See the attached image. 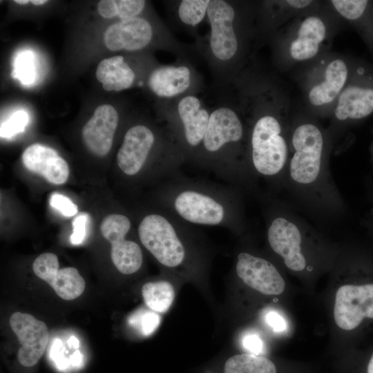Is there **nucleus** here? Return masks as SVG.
I'll return each instance as SVG.
<instances>
[{
    "mask_svg": "<svg viewBox=\"0 0 373 373\" xmlns=\"http://www.w3.org/2000/svg\"><path fill=\"white\" fill-rule=\"evenodd\" d=\"M333 138L305 110L292 115L290 152L285 178L292 191L318 211L337 213L343 199L333 181L329 157Z\"/></svg>",
    "mask_w": 373,
    "mask_h": 373,
    "instance_id": "1",
    "label": "nucleus"
},
{
    "mask_svg": "<svg viewBox=\"0 0 373 373\" xmlns=\"http://www.w3.org/2000/svg\"><path fill=\"white\" fill-rule=\"evenodd\" d=\"M344 23L328 1H317L287 22L280 40L281 64L285 71L329 52L333 37Z\"/></svg>",
    "mask_w": 373,
    "mask_h": 373,
    "instance_id": "2",
    "label": "nucleus"
},
{
    "mask_svg": "<svg viewBox=\"0 0 373 373\" xmlns=\"http://www.w3.org/2000/svg\"><path fill=\"white\" fill-rule=\"evenodd\" d=\"M360 58L327 52L300 66L298 82L307 112L317 117H330Z\"/></svg>",
    "mask_w": 373,
    "mask_h": 373,
    "instance_id": "3",
    "label": "nucleus"
},
{
    "mask_svg": "<svg viewBox=\"0 0 373 373\" xmlns=\"http://www.w3.org/2000/svg\"><path fill=\"white\" fill-rule=\"evenodd\" d=\"M289 99L274 113H267L254 123L250 139L253 171L265 178L285 175L290 152L292 119Z\"/></svg>",
    "mask_w": 373,
    "mask_h": 373,
    "instance_id": "4",
    "label": "nucleus"
},
{
    "mask_svg": "<svg viewBox=\"0 0 373 373\" xmlns=\"http://www.w3.org/2000/svg\"><path fill=\"white\" fill-rule=\"evenodd\" d=\"M170 207L183 220L204 226H242L235 203L227 195L199 186H181L171 193Z\"/></svg>",
    "mask_w": 373,
    "mask_h": 373,
    "instance_id": "5",
    "label": "nucleus"
},
{
    "mask_svg": "<svg viewBox=\"0 0 373 373\" xmlns=\"http://www.w3.org/2000/svg\"><path fill=\"white\" fill-rule=\"evenodd\" d=\"M373 114V64L359 59L350 80L339 95L327 128L332 135L336 128L353 126Z\"/></svg>",
    "mask_w": 373,
    "mask_h": 373,
    "instance_id": "6",
    "label": "nucleus"
},
{
    "mask_svg": "<svg viewBox=\"0 0 373 373\" xmlns=\"http://www.w3.org/2000/svg\"><path fill=\"white\" fill-rule=\"evenodd\" d=\"M267 237L271 249L290 270L301 271L307 267L304 242L308 224L285 209L272 212L267 223Z\"/></svg>",
    "mask_w": 373,
    "mask_h": 373,
    "instance_id": "7",
    "label": "nucleus"
},
{
    "mask_svg": "<svg viewBox=\"0 0 373 373\" xmlns=\"http://www.w3.org/2000/svg\"><path fill=\"white\" fill-rule=\"evenodd\" d=\"M174 219L159 213H151L141 220L139 238L144 247L165 267L180 265L186 255Z\"/></svg>",
    "mask_w": 373,
    "mask_h": 373,
    "instance_id": "8",
    "label": "nucleus"
},
{
    "mask_svg": "<svg viewBox=\"0 0 373 373\" xmlns=\"http://www.w3.org/2000/svg\"><path fill=\"white\" fill-rule=\"evenodd\" d=\"M131 225L130 220L119 213L108 215L100 225L102 236L111 245V257L113 265L120 273L126 275L137 271L143 261L139 245L125 239Z\"/></svg>",
    "mask_w": 373,
    "mask_h": 373,
    "instance_id": "9",
    "label": "nucleus"
},
{
    "mask_svg": "<svg viewBox=\"0 0 373 373\" xmlns=\"http://www.w3.org/2000/svg\"><path fill=\"white\" fill-rule=\"evenodd\" d=\"M334 316L344 330L357 327L365 318H373V283L345 285L336 293Z\"/></svg>",
    "mask_w": 373,
    "mask_h": 373,
    "instance_id": "10",
    "label": "nucleus"
},
{
    "mask_svg": "<svg viewBox=\"0 0 373 373\" xmlns=\"http://www.w3.org/2000/svg\"><path fill=\"white\" fill-rule=\"evenodd\" d=\"M9 323L21 345L17 354L19 363L28 367L34 366L44 353L48 343L47 325L32 315L21 312L13 313Z\"/></svg>",
    "mask_w": 373,
    "mask_h": 373,
    "instance_id": "11",
    "label": "nucleus"
},
{
    "mask_svg": "<svg viewBox=\"0 0 373 373\" xmlns=\"http://www.w3.org/2000/svg\"><path fill=\"white\" fill-rule=\"evenodd\" d=\"M32 270L39 278L47 282L62 299L71 300L79 297L85 289V281L78 270L72 267L59 269L57 256L44 253L36 258Z\"/></svg>",
    "mask_w": 373,
    "mask_h": 373,
    "instance_id": "12",
    "label": "nucleus"
},
{
    "mask_svg": "<svg viewBox=\"0 0 373 373\" xmlns=\"http://www.w3.org/2000/svg\"><path fill=\"white\" fill-rule=\"evenodd\" d=\"M236 271L245 284L263 294L278 295L285 290V282L281 274L271 262L263 258L240 252L237 257Z\"/></svg>",
    "mask_w": 373,
    "mask_h": 373,
    "instance_id": "13",
    "label": "nucleus"
},
{
    "mask_svg": "<svg viewBox=\"0 0 373 373\" xmlns=\"http://www.w3.org/2000/svg\"><path fill=\"white\" fill-rule=\"evenodd\" d=\"M207 15L211 27V48L221 60L233 57L238 50V40L233 28L235 11L224 1H210Z\"/></svg>",
    "mask_w": 373,
    "mask_h": 373,
    "instance_id": "14",
    "label": "nucleus"
},
{
    "mask_svg": "<svg viewBox=\"0 0 373 373\" xmlns=\"http://www.w3.org/2000/svg\"><path fill=\"white\" fill-rule=\"evenodd\" d=\"M118 121L117 112L113 106L102 104L96 108L82 130L83 142L91 153L105 156L109 153Z\"/></svg>",
    "mask_w": 373,
    "mask_h": 373,
    "instance_id": "15",
    "label": "nucleus"
},
{
    "mask_svg": "<svg viewBox=\"0 0 373 373\" xmlns=\"http://www.w3.org/2000/svg\"><path fill=\"white\" fill-rule=\"evenodd\" d=\"M154 142V134L146 126L130 128L117 155V165L123 173L130 176L137 175L145 164Z\"/></svg>",
    "mask_w": 373,
    "mask_h": 373,
    "instance_id": "16",
    "label": "nucleus"
},
{
    "mask_svg": "<svg viewBox=\"0 0 373 373\" xmlns=\"http://www.w3.org/2000/svg\"><path fill=\"white\" fill-rule=\"evenodd\" d=\"M24 166L54 184L65 183L69 176L66 161L52 148L41 144L28 146L22 154Z\"/></svg>",
    "mask_w": 373,
    "mask_h": 373,
    "instance_id": "17",
    "label": "nucleus"
},
{
    "mask_svg": "<svg viewBox=\"0 0 373 373\" xmlns=\"http://www.w3.org/2000/svg\"><path fill=\"white\" fill-rule=\"evenodd\" d=\"M152 28L145 19H123L108 27L104 34L106 46L112 51L137 50L145 47L152 37Z\"/></svg>",
    "mask_w": 373,
    "mask_h": 373,
    "instance_id": "18",
    "label": "nucleus"
},
{
    "mask_svg": "<svg viewBox=\"0 0 373 373\" xmlns=\"http://www.w3.org/2000/svg\"><path fill=\"white\" fill-rule=\"evenodd\" d=\"M243 134V126L237 114L229 108H220L209 116L202 143L208 152L216 153L227 144L240 141Z\"/></svg>",
    "mask_w": 373,
    "mask_h": 373,
    "instance_id": "19",
    "label": "nucleus"
},
{
    "mask_svg": "<svg viewBox=\"0 0 373 373\" xmlns=\"http://www.w3.org/2000/svg\"><path fill=\"white\" fill-rule=\"evenodd\" d=\"M328 2L342 19L357 32L373 58V0Z\"/></svg>",
    "mask_w": 373,
    "mask_h": 373,
    "instance_id": "20",
    "label": "nucleus"
},
{
    "mask_svg": "<svg viewBox=\"0 0 373 373\" xmlns=\"http://www.w3.org/2000/svg\"><path fill=\"white\" fill-rule=\"evenodd\" d=\"M178 113L182 120L184 137L191 146L202 142L208 126L209 115L200 108L199 99L194 96H187L178 104Z\"/></svg>",
    "mask_w": 373,
    "mask_h": 373,
    "instance_id": "21",
    "label": "nucleus"
},
{
    "mask_svg": "<svg viewBox=\"0 0 373 373\" xmlns=\"http://www.w3.org/2000/svg\"><path fill=\"white\" fill-rule=\"evenodd\" d=\"M149 84L157 95L173 97L184 92L189 86L190 71L185 66L161 67L151 73Z\"/></svg>",
    "mask_w": 373,
    "mask_h": 373,
    "instance_id": "22",
    "label": "nucleus"
},
{
    "mask_svg": "<svg viewBox=\"0 0 373 373\" xmlns=\"http://www.w3.org/2000/svg\"><path fill=\"white\" fill-rule=\"evenodd\" d=\"M97 79L107 91H119L129 88L135 79V73L124 61L122 56L102 59L96 70Z\"/></svg>",
    "mask_w": 373,
    "mask_h": 373,
    "instance_id": "23",
    "label": "nucleus"
},
{
    "mask_svg": "<svg viewBox=\"0 0 373 373\" xmlns=\"http://www.w3.org/2000/svg\"><path fill=\"white\" fill-rule=\"evenodd\" d=\"M142 295L144 303L151 310L164 313L173 302L175 291L169 282H149L142 286Z\"/></svg>",
    "mask_w": 373,
    "mask_h": 373,
    "instance_id": "24",
    "label": "nucleus"
},
{
    "mask_svg": "<svg viewBox=\"0 0 373 373\" xmlns=\"http://www.w3.org/2000/svg\"><path fill=\"white\" fill-rule=\"evenodd\" d=\"M224 373H276V368L274 363L266 357L241 354L227 360Z\"/></svg>",
    "mask_w": 373,
    "mask_h": 373,
    "instance_id": "25",
    "label": "nucleus"
},
{
    "mask_svg": "<svg viewBox=\"0 0 373 373\" xmlns=\"http://www.w3.org/2000/svg\"><path fill=\"white\" fill-rule=\"evenodd\" d=\"M160 316L144 308L135 311L128 318V324L144 336L151 335L159 327Z\"/></svg>",
    "mask_w": 373,
    "mask_h": 373,
    "instance_id": "26",
    "label": "nucleus"
},
{
    "mask_svg": "<svg viewBox=\"0 0 373 373\" xmlns=\"http://www.w3.org/2000/svg\"><path fill=\"white\" fill-rule=\"evenodd\" d=\"M210 1L184 0L179 6V17L186 24L195 26L204 18Z\"/></svg>",
    "mask_w": 373,
    "mask_h": 373,
    "instance_id": "27",
    "label": "nucleus"
},
{
    "mask_svg": "<svg viewBox=\"0 0 373 373\" xmlns=\"http://www.w3.org/2000/svg\"><path fill=\"white\" fill-rule=\"evenodd\" d=\"M28 117L24 111H18L1 126V137H11L24 130Z\"/></svg>",
    "mask_w": 373,
    "mask_h": 373,
    "instance_id": "28",
    "label": "nucleus"
},
{
    "mask_svg": "<svg viewBox=\"0 0 373 373\" xmlns=\"http://www.w3.org/2000/svg\"><path fill=\"white\" fill-rule=\"evenodd\" d=\"M115 2L117 17L122 20L135 17L142 12L145 6V1L143 0H117Z\"/></svg>",
    "mask_w": 373,
    "mask_h": 373,
    "instance_id": "29",
    "label": "nucleus"
},
{
    "mask_svg": "<svg viewBox=\"0 0 373 373\" xmlns=\"http://www.w3.org/2000/svg\"><path fill=\"white\" fill-rule=\"evenodd\" d=\"M50 204L66 217L75 216L78 211L77 207L70 198L59 193H54L50 198Z\"/></svg>",
    "mask_w": 373,
    "mask_h": 373,
    "instance_id": "30",
    "label": "nucleus"
},
{
    "mask_svg": "<svg viewBox=\"0 0 373 373\" xmlns=\"http://www.w3.org/2000/svg\"><path fill=\"white\" fill-rule=\"evenodd\" d=\"M88 220L87 213H82L77 216L73 221V233L70 237V242L74 245L82 243L86 234V226Z\"/></svg>",
    "mask_w": 373,
    "mask_h": 373,
    "instance_id": "31",
    "label": "nucleus"
},
{
    "mask_svg": "<svg viewBox=\"0 0 373 373\" xmlns=\"http://www.w3.org/2000/svg\"><path fill=\"white\" fill-rule=\"evenodd\" d=\"M242 345L252 354L258 355L263 351V342L256 334H249L242 338Z\"/></svg>",
    "mask_w": 373,
    "mask_h": 373,
    "instance_id": "32",
    "label": "nucleus"
},
{
    "mask_svg": "<svg viewBox=\"0 0 373 373\" xmlns=\"http://www.w3.org/2000/svg\"><path fill=\"white\" fill-rule=\"evenodd\" d=\"M265 322L276 332H284L287 329V323L285 318L276 311L268 312L265 316Z\"/></svg>",
    "mask_w": 373,
    "mask_h": 373,
    "instance_id": "33",
    "label": "nucleus"
},
{
    "mask_svg": "<svg viewBox=\"0 0 373 373\" xmlns=\"http://www.w3.org/2000/svg\"><path fill=\"white\" fill-rule=\"evenodd\" d=\"M99 14L104 18H112L117 16V8L115 0H102L97 4Z\"/></svg>",
    "mask_w": 373,
    "mask_h": 373,
    "instance_id": "34",
    "label": "nucleus"
},
{
    "mask_svg": "<svg viewBox=\"0 0 373 373\" xmlns=\"http://www.w3.org/2000/svg\"><path fill=\"white\" fill-rule=\"evenodd\" d=\"M29 61L30 59L28 58L21 59V69H20V73L23 74V75H24V74L26 75V79L29 78L30 73Z\"/></svg>",
    "mask_w": 373,
    "mask_h": 373,
    "instance_id": "35",
    "label": "nucleus"
},
{
    "mask_svg": "<svg viewBox=\"0 0 373 373\" xmlns=\"http://www.w3.org/2000/svg\"><path fill=\"white\" fill-rule=\"evenodd\" d=\"M82 355L79 350H77L69 357L70 363L73 366H78L82 362Z\"/></svg>",
    "mask_w": 373,
    "mask_h": 373,
    "instance_id": "36",
    "label": "nucleus"
},
{
    "mask_svg": "<svg viewBox=\"0 0 373 373\" xmlns=\"http://www.w3.org/2000/svg\"><path fill=\"white\" fill-rule=\"evenodd\" d=\"M68 344L71 348L75 349H77L79 345L78 339L74 336H72L69 338V339L68 340Z\"/></svg>",
    "mask_w": 373,
    "mask_h": 373,
    "instance_id": "37",
    "label": "nucleus"
},
{
    "mask_svg": "<svg viewBox=\"0 0 373 373\" xmlns=\"http://www.w3.org/2000/svg\"><path fill=\"white\" fill-rule=\"evenodd\" d=\"M367 373H373V354L367 365Z\"/></svg>",
    "mask_w": 373,
    "mask_h": 373,
    "instance_id": "38",
    "label": "nucleus"
},
{
    "mask_svg": "<svg viewBox=\"0 0 373 373\" xmlns=\"http://www.w3.org/2000/svg\"><path fill=\"white\" fill-rule=\"evenodd\" d=\"M48 1L46 0H31L30 1V3L34 4V5H36V6H41V5H43L46 3H47Z\"/></svg>",
    "mask_w": 373,
    "mask_h": 373,
    "instance_id": "39",
    "label": "nucleus"
},
{
    "mask_svg": "<svg viewBox=\"0 0 373 373\" xmlns=\"http://www.w3.org/2000/svg\"><path fill=\"white\" fill-rule=\"evenodd\" d=\"M370 162L373 165V140L370 147Z\"/></svg>",
    "mask_w": 373,
    "mask_h": 373,
    "instance_id": "40",
    "label": "nucleus"
},
{
    "mask_svg": "<svg viewBox=\"0 0 373 373\" xmlns=\"http://www.w3.org/2000/svg\"><path fill=\"white\" fill-rule=\"evenodd\" d=\"M15 3L20 4V5H25L30 2L29 0H15Z\"/></svg>",
    "mask_w": 373,
    "mask_h": 373,
    "instance_id": "41",
    "label": "nucleus"
}]
</instances>
